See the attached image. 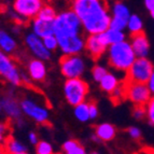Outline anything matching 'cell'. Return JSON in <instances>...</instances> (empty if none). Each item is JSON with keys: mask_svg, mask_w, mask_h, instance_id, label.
<instances>
[{"mask_svg": "<svg viewBox=\"0 0 154 154\" xmlns=\"http://www.w3.org/2000/svg\"><path fill=\"white\" fill-rule=\"evenodd\" d=\"M1 106H2V111L5 113V116L10 118L11 120H17L20 121L22 119V110L20 101H17L14 96L5 95L0 100Z\"/></svg>", "mask_w": 154, "mask_h": 154, "instance_id": "4fadbf2b", "label": "cell"}, {"mask_svg": "<svg viewBox=\"0 0 154 154\" xmlns=\"http://www.w3.org/2000/svg\"><path fill=\"white\" fill-rule=\"evenodd\" d=\"M28 140L31 144H33V146H36V144L39 142L38 136H37V134L35 133V131H30V133L28 134Z\"/></svg>", "mask_w": 154, "mask_h": 154, "instance_id": "8d00e7d4", "label": "cell"}, {"mask_svg": "<svg viewBox=\"0 0 154 154\" xmlns=\"http://www.w3.org/2000/svg\"><path fill=\"white\" fill-rule=\"evenodd\" d=\"M135 154H154V149L150 148V146H146V148H142L141 150H139Z\"/></svg>", "mask_w": 154, "mask_h": 154, "instance_id": "74e56055", "label": "cell"}, {"mask_svg": "<svg viewBox=\"0 0 154 154\" xmlns=\"http://www.w3.org/2000/svg\"><path fill=\"white\" fill-rule=\"evenodd\" d=\"M108 62L112 68L120 71L127 72L136 60V55L128 41L110 45L107 50Z\"/></svg>", "mask_w": 154, "mask_h": 154, "instance_id": "277c9868", "label": "cell"}, {"mask_svg": "<svg viewBox=\"0 0 154 154\" xmlns=\"http://www.w3.org/2000/svg\"><path fill=\"white\" fill-rule=\"evenodd\" d=\"M0 50L8 55L16 50L15 39L5 30H0Z\"/></svg>", "mask_w": 154, "mask_h": 154, "instance_id": "ffe728a7", "label": "cell"}, {"mask_svg": "<svg viewBox=\"0 0 154 154\" xmlns=\"http://www.w3.org/2000/svg\"><path fill=\"white\" fill-rule=\"evenodd\" d=\"M3 148H5V151L7 154H18L27 152V146L23 142L11 136L5 140Z\"/></svg>", "mask_w": 154, "mask_h": 154, "instance_id": "7402d4cb", "label": "cell"}, {"mask_svg": "<svg viewBox=\"0 0 154 154\" xmlns=\"http://www.w3.org/2000/svg\"><path fill=\"white\" fill-rule=\"evenodd\" d=\"M59 66H60L62 75L67 80L81 78L84 73L85 67H86L84 59L80 55H71V56L65 55L59 60Z\"/></svg>", "mask_w": 154, "mask_h": 154, "instance_id": "52a82bcc", "label": "cell"}, {"mask_svg": "<svg viewBox=\"0 0 154 154\" xmlns=\"http://www.w3.org/2000/svg\"><path fill=\"white\" fill-rule=\"evenodd\" d=\"M22 113L39 124H46L50 120L49 108L44 97L38 93L25 95L20 101Z\"/></svg>", "mask_w": 154, "mask_h": 154, "instance_id": "7a4b0ae2", "label": "cell"}, {"mask_svg": "<svg viewBox=\"0 0 154 154\" xmlns=\"http://www.w3.org/2000/svg\"><path fill=\"white\" fill-rule=\"evenodd\" d=\"M71 10L80 18L82 28L90 35H99L109 29L111 14L107 2L100 0H75Z\"/></svg>", "mask_w": 154, "mask_h": 154, "instance_id": "6da1fadb", "label": "cell"}, {"mask_svg": "<svg viewBox=\"0 0 154 154\" xmlns=\"http://www.w3.org/2000/svg\"><path fill=\"white\" fill-rule=\"evenodd\" d=\"M154 71V66L148 58H136L126 72V82L146 84Z\"/></svg>", "mask_w": 154, "mask_h": 154, "instance_id": "8992f818", "label": "cell"}, {"mask_svg": "<svg viewBox=\"0 0 154 154\" xmlns=\"http://www.w3.org/2000/svg\"><path fill=\"white\" fill-rule=\"evenodd\" d=\"M25 42L29 51L31 52V54L36 57V59H40V60L44 62V60H48V59L51 58L52 53L45 49L42 39L38 38L32 32L26 35Z\"/></svg>", "mask_w": 154, "mask_h": 154, "instance_id": "7c38bea8", "label": "cell"}, {"mask_svg": "<svg viewBox=\"0 0 154 154\" xmlns=\"http://www.w3.org/2000/svg\"><path fill=\"white\" fill-rule=\"evenodd\" d=\"M107 73H108L107 68L103 66H100V65H96V66L93 67V69H92L93 79H94V81H96V82H100Z\"/></svg>", "mask_w": 154, "mask_h": 154, "instance_id": "4316f807", "label": "cell"}, {"mask_svg": "<svg viewBox=\"0 0 154 154\" xmlns=\"http://www.w3.org/2000/svg\"><path fill=\"white\" fill-rule=\"evenodd\" d=\"M64 154H86V151H85L84 148H83V146L79 143L77 146H75V148L70 149L69 151L65 152Z\"/></svg>", "mask_w": 154, "mask_h": 154, "instance_id": "e575fe53", "label": "cell"}, {"mask_svg": "<svg viewBox=\"0 0 154 154\" xmlns=\"http://www.w3.org/2000/svg\"><path fill=\"white\" fill-rule=\"evenodd\" d=\"M88 113H90V120H95L98 116V107L95 103H88Z\"/></svg>", "mask_w": 154, "mask_h": 154, "instance_id": "1f68e13d", "label": "cell"}, {"mask_svg": "<svg viewBox=\"0 0 154 154\" xmlns=\"http://www.w3.org/2000/svg\"><path fill=\"white\" fill-rule=\"evenodd\" d=\"M29 78L36 82H42L46 78V66L44 62L33 58L27 65Z\"/></svg>", "mask_w": 154, "mask_h": 154, "instance_id": "2e32d148", "label": "cell"}, {"mask_svg": "<svg viewBox=\"0 0 154 154\" xmlns=\"http://www.w3.org/2000/svg\"><path fill=\"white\" fill-rule=\"evenodd\" d=\"M42 41H43V44H44V46H45V49L49 52H51V53L53 51H55V50L58 49V41H57V39L55 36L48 37V38L43 39Z\"/></svg>", "mask_w": 154, "mask_h": 154, "instance_id": "83f0119b", "label": "cell"}, {"mask_svg": "<svg viewBox=\"0 0 154 154\" xmlns=\"http://www.w3.org/2000/svg\"><path fill=\"white\" fill-rule=\"evenodd\" d=\"M88 94V84L82 78L66 80L64 84V95L69 105L75 107L84 103Z\"/></svg>", "mask_w": 154, "mask_h": 154, "instance_id": "5b68a950", "label": "cell"}, {"mask_svg": "<svg viewBox=\"0 0 154 154\" xmlns=\"http://www.w3.org/2000/svg\"><path fill=\"white\" fill-rule=\"evenodd\" d=\"M144 5H146V10L149 11L150 13L152 11H154V0H146L144 1Z\"/></svg>", "mask_w": 154, "mask_h": 154, "instance_id": "f35d334b", "label": "cell"}, {"mask_svg": "<svg viewBox=\"0 0 154 154\" xmlns=\"http://www.w3.org/2000/svg\"><path fill=\"white\" fill-rule=\"evenodd\" d=\"M56 16H57V13H56V11H55V9L53 8V5H51L50 3L44 2L43 5H42L41 10L39 11L37 18H39V20H41V21H44V22L53 23L54 20L56 18Z\"/></svg>", "mask_w": 154, "mask_h": 154, "instance_id": "603a6c76", "label": "cell"}, {"mask_svg": "<svg viewBox=\"0 0 154 154\" xmlns=\"http://www.w3.org/2000/svg\"><path fill=\"white\" fill-rule=\"evenodd\" d=\"M53 29L56 39L79 36L82 35L83 30L80 18L71 9L57 14L56 18L53 22Z\"/></svg>", "mask_w": 154, "mask_h": 154, "instance_id": "3957f363", "label": "cell"}, {"mask_svg": "<svg viewBox=\"0 0 154 154\" xmlns=\"http://www.w3.org/2000/svg\"><path fill=\"white\" fill-rule=\"evenodd\" d=\"M31 29H32L33 35H36L38 38L42 39V40L48 38V37L54 36L53 23L41 21L37 17L31 21Z\"/></svg>", "mask_w": 154, "mask_h": 154, "instance_id": "e0dca14e", "label": "cell"}, {"mask_svg": "<svg viewBox=\"0 0 154 154\" xmlns=\"http://www.w3.org/2000/svg\"><path fill=\"white\" fill-rule=\"evenodd\" d=\"M127 133H128L131 138L136 139V140L140 139V137H141V131H140L138 127H136V126H131V127H129Z\"/></svg>", "mask_w": 154, "mask_h": 154, "instance_id": "d6a6232c", "label": "cell"}, {"mask_svg": "<svg viewBox=\"0 0 154 154\" xmlns=\"http://www.w3.org/2000/svg\"><path fill=\"white\" fill-rule=\"evenodd\" d=\"M116 127L110 123H101L95 129V135L99 141H110L116 137Z\"/></svg>", "mask_w": 154, "mask_h": 154, "instance_id": "ac0fdd59", "label": "cell"}, {"mask_svg": "<svg viewBox=\"0 0 154 154\" xmlns=\"http://www.w3.org/2000/svg\"><path fill=\"white\" fill-rule=\"evenodd\" d=\"M110 14L111 17L118 18V20H122V21L128 22L129 17H131V11H129L128 7L123 2H113L112 7L110 8Z\"/></svg>", "mask_w": 154, "mask_h": 154, "instance_id": "d6986e66", "label": "cell"}, {"mask_svg": "<svg viewBox=\"0 0 154 154\" xmlns=\"http://www.w3.org/2000/svg\"><path fill=\"white\" fill-rule=\"evenodd\" d=\"M78 144H79V142H78L77 140L69 139V140H67V141H65L64 143H63V151H64V153H65V152L69 151V150L72 149V148L77 146Z\"/></svg>", "mask_w": 154, "mask_h": 154, "instance_id": "836d02e7", "label": "cell"}, {"mask_svg": "<svg viewBox=\"0 0 154 154\" xmlns=\"http://www.w3.org/2000/svg\"><path fill=\"white\" fill-rule=\"evenodd\" d=\"M43 1L41 0H15L13 2V10L23 20H31L38 16Z\"/></svg>", "mask_w": 154, "mask_h": 154, "instance_id": "30bf717a", "label": "cell"}, {"mask_svg": "<svg viewBox=\"0 0 154 154\" xmlns=\"http://www.w3.org/2000/svg\"><path fill=\"white\" fill-rule=\"evenodd\" d=\"M150 14H151L152 18H153V20H154V11H152V12H151V13H150Z\"/></svg>", "mask_w": 154, "mask_h": 154, "instance_id": "60d3db41", "label": "cell"}, {"mask_svg": "<svg viewBox=\"0 0 154 154\" xmlns=\"http://www.w3.org/2000/svg\"><path fill=\"white\" fill-rule=\"evenodd\" d=\"M133 116H134V118L137 119V120H141V119L146 118V107H141V106H137V107H134Z\"/></svg>", "mask_w": 154, "mask_h": 154, "instance_id": "4dcf8cb0", "label": "cell"}, {"mask_svg": "<svg viewBox=\"0 0 154 154\" xmlns=\"http://www.w3.org/2000/svg\"><path fill=\"white\" fill-rule=\"evenodd\" d=\"M146 119L154 126V97H152L151 100L146 103Z\"/></svg>", "mask_w": 154, "mask_h": 154, "instance_id": "f546056e", "label": "cell"}, {"mask_svg": "<svg viewBox=\"0 0 154 154\" xmlns=\"http://www.w3.org/2000/svg\"><path fill=\"white\" fill-rule=\"evenodd\" d=\"M119 85H120V81H119L118 77L112 72H108L99 82L100 88L109 94H112L119 88Z\"/></svg>", "mask_w": 154, "mask_h": 154, "instance_id": "44dd1931", "label": "cell"}, {"mask_svg": "<svg viewBox=\"0 0 154 154\" xmlns=\"http://www.w3.org/2000/svg\"><path fill=\"white\" fill-rule=\"evenodd\" d=\"M36 154H55L53 146L45 140H41L36 144Z\"/></svg>", "mask_w": 154, "mask_h": 154, "instance_id": "484cf974", "label": "cell"}, {"mask_svg": "<svg viewBox=\"0 0 154 154\" xmlns=\"http://www.w3.org/2000/svg\"><path fill=\"white\" fill-rule=\"evenodd\" d=\"M129 44H131V49H133L137 58H146L150 51V43L144 32L131 36Z\"/></svg>", "mask_w": 154, "mask_h": 154, "instance_id": "5bb4252c", "label": "cell"}, {"mask_svg": "<svg viewBox=\"0 0 154 154\" xmlns=\"http://www.w3.org/2000/svg\"><path fill=\"white\" fill-rule=\"evenodd\" d=\"M10 137V126L9 124L0 122V146L5 144V140Z\"/></svg>", "mask_w": 154, "mask_h": 154, "instance_id": "f1b7e54d", "label": "cell"}, {"mask_svg": "<svg viewBox=\"0 0 154 154\" xmlns=\"http://www.w3.org/2000/svg\"><path fill=\"white\" fill-rule=\"evenodd\" d=\"M128 31L131 32V36L137 35V33L143 32V22L137 14H131L127 22V27Z\"/></svg>", "mask_w": 154, "mask_h": 154, "instance_id": "cb8c5ba5", "label": "cell"}, {"mask_svg": "<svg viewBox=\"0 0 154 154\" xmlns=\"http://www.w3.org/2000/svg\"><path fill=\"white\" fill-rule=\"evenodd\" d=\"M18 154H29L28 152H24V153H18Z\"/></svg>", "mask_w": 154, "mask_h": 154, "instance_id": "ee69618b", "label": "cell"}, {"mask_svg": "<svg viewBox=\"0 0 154 154\" xmlns=\"http://www.w3.org/2000/svg\"><path fill=\"white\" fill-rule=\"evenodd\" d=\"M58 48L67 56L79 55L85 49V38L82 35L79 36L58 38Z\"/></svg>", "mask_w": 154, "mask_h": 154, "instance_id": "8fae6325", "label": "cell"}, {"mask_svg": "<svg viewBox=\"0 0 154 154\" xmlns=\"http://www.w3.org/2000/svg\"><path fill=\"white\" fill-rule=\"evenodd\" d=\"M91 154H100V153H98V152H93V153H91Z\"/></svg>", "mask_w": 154, "mask_h": 154, "instance_id": "7bdbcfd3", "label": "cell"}, {"mask_svg": "<svg viewBox=\"0 0 154 154\" xmlns=\"http://www.w3.org/2000/svg\"><path fill=\"white\" fill-rule=\"evenodd\" d=\"M124 91H125V98L131 100L135 107H137V106L146 107V103H149L152 98L146 84L131 83L125 81Z\"/></svg>", "mask_w": 154, "mask_h": 154, "instance_id": "9c48e42d", "label": "cell"}, {"mask_svg": "<svg viewBox=\"0 0 154 154\" xmlns=\"http://www.w3.org/2000/svg\"><path fill=\"white\" fill-rule=\"evenodd\" d=\"M2 111V106H1V103H0V112Z\"/></svg>", "mask_w": 154, "mask_h": 154, "instance_id": "b9f144b4", "label": "cell"}, {"mask_svg": "<svg viewBox=\"0 0 154 154\" xmlns=\"http://www.w3.org/2000/svg\"><path fill=\"white\" fill-rule=\"evenodd\" d=\"M0 79L10 83L14 86H18L22 83L21 72L10 55L5 54L0 50Z\"/></svg>", "mask_w": 154, "mask_h": 154, "instance_id": "ba28073f", "label": "cell"}, {"mask_svg": "<svg viewBox=\"0 0 154 154\" xmlns=\"http://www.w3.org/2000/svg\"><path fill=\"white\" fill-rule=\"evenodd\" d=\"M146 86H148V88H149V92H150V94H151V96L154 97V71L151 75V77H150V79L148 80Z\"/></svg>", "mask_w": 154, "mask_h": 154, "instance_id": "d590c367", "label": "cell"}, {"mask_svg": "<svg viewBox=\"0 0 154 154\" xmlns=\"http://www.w3.org/2000/svg\"><path fill=\"white\" fill-rule=\"evenodd\" d=\"M0 154H7L5 151V148H3L2 146H0Z\"/></svg>", "mask_w": 154, "mask_h": 154, "instance_id": "ab89813d", "label": "cell"}, {"mask_svg": "<svg viewBox=\"0 0 154 154\" xmlns=\"http://www.w3.org/2000/svg\"><path fill=\"white\" fill-rule=\"evenodd\" d=\"M85 49L93 58H99L105 54L108 48L100 42L98 35H90L85 39Z\"/></svg>", "mask_w": 154, "mask_h": 154, "instance_id": "9a60e30c", "label": "cell"}, {"mask_svg": "<svg viewBox=\"0 0 154 154\" xmlns=\"http://www.w3.org/2000/svg\"><path fill=\"white\" fill-rule=\"evenodd\" d=\"M73 113H75V116L78 121L80 122H88L90 120V113H88V103L84 101V103H80V105L75 106V110H73Z\"/></svg>", "mask_w": 154, "mask_h": 154, "instance_id": "d4e9b609", "label": "cell"}]
</instances>
